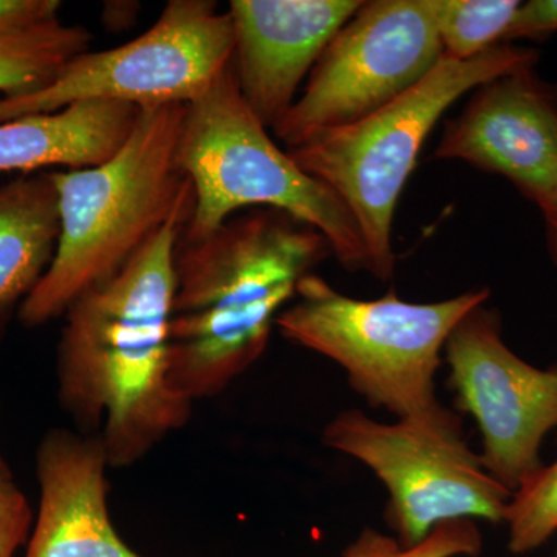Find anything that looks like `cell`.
I'll use <instances>...</instances> for the list:
<instances>
[{"instance_id": "1", "label": "cell", "mask_w": 557, "mask_h": 557, "mask_svg": "<svg viewBox=\"0 0 557 557\" xmlns=\"http://www.w3.org/2000/svg\"><path fill=\"white\" fill-rule=\"evenodd\" d=\"M188 197L115 274L64 313L58 398L76 431L100 440L109 467L129 468L185 428L194 403L171 383L175 252Z\"/></svg>"}, {"instance_id": "2", "label": "cell", "mask_w": 557, "mask_h": 557, "mask_svg": "<svg viewBox=\"0 0 557 557\" xmlns=\"http://www.w3.org/2000/svg\"><path fill=\"white\" fill-rule=\"evenodd\" d=\"M332 249L319 231L274 209L180 237L171 314V383L197 399L222 394L259 361L299 282Z\"/></svg>"}, {"instance_id": "3", "label": "cell", "mask_w": 557, "mask_h": 557, "mask_svg": "<svg viewBox=\"0 0 557 557\" xmlns=\"http://www.w3.org/2000/svg\"><path fill=\"white\" fill-rule=\"evenodd\" d=\"M186 104L141 109L119 152L98 166L51 171L61 234L46 276L17 318L40 327L64 317L73 300L116 273L148 244L188 197L178 161Z\"/></svg>"}, {"instance_id": "4", "label": "cell", "mask_w": 557, "mask_h": 557, "mask_svg": "<svg viewBox=\"0 0 557 557\" xmlns=\"http://www.w3.org/2000/svg\"><path fill=\"white\" fill-rule=\"evenodd\" d=\"M178 161L194 196L183 239L208 236L240 209H274L319 231L344 269L369 271L346 205L273 141L242 97L233 61L186 104Z\"/></svg>"}, {"instance_id": "5", "label": "cell", "mask_w": 557, "mask_h": 557, "mask_svg": "<svg viewBox=\"0 0 557 557\" xmlns=\"http://www.w3.org/2000/svg\"><path fill=\"white\" fill-rule=\"evenodd\" d=\"M537 57L536 50L511 42L468 61L443 57L426 78L386 108L288 150L307 174L346 205L364 242L373 277L384 282L394 276L395 209L424 141L446 110L498 76L534 67Z\"/></svg>"}, {"instance_id": "6", "label": "cell", "mask_w": 557, "mask_h": 557, "mask_svg": "<svg viewBox=\"0 0 557 557\" xmlns=\"http://www.w3.org/2000/svg\"><path fill=\"white\" fill-rule=\"evenodd\" d=\"M487 299V288L429 304L408 302L395 292L355 299L311 273L299 282L276 329L289 343L336 362L372 408L412 418L440 405L435 376L446 341Z\"/></svg>"}, {"instance_id": "7", "label": "cell", "mask_w": 557, "mask_h": 557, "mask_svg": "<svg viewBox=\"0 0 557 557\" xmlns=\"http://www.w3.org/2000/svg\"><path fill=\"white\" fill-rule=\"evenodd\" d=\"M322 443L357 458L386 486V519L401 547H416L453 520L505 522L511 491L486 471L460 416L442 403L397 423L344 410L325 426Z\"/></svg>"}, {"instance_id": "8", "label": "cell", "mask_w": 557, "mask_h": 557, "mask_svg": "<svg viewBox=\"0 0 557 557\" xmlns=\"http://www.w3.org/2000/svg\"><path fill=\"white\" fill-rule=\"evenodd\" d=\"M228 11L212 0H171L137 39L73 58L42 89L0 97V123L51 113L79 101L139 109L189 104L233 61Z\"/></svg>"}, {"instance_id": "9", "label": "cell", "mask_w": 557, "mask_h": 557, "mask_svg": "<svg viewBox=\"0 0 557 557\" xmlns=\"http://www.w3.org/2000/svg\"><path fill=\"white\" fill-rule=\"evenodd\" d=\"M434 0H372L329 44L274 127L288 149L368 119L442 61Z\"/></svg>"}, {"instance_id": "10", "label": "cell", "mask_w": 557, "mask_h": 557, "mask_svg": "<svg viewBox=\"0 0 557 557\" xmlns=\"http://www.w3.org/2000/svg\"><path fill=\"white\" fill-rule=\"evenodd\" d=\"M456 406L482 434L486 471L512 494L544 467L541 446L557 429V364H528L502 338L486 304L461 319L445 346Z\"/></svg>"}, {"instance_id": "11", "label": "cell", "mask_w": 557, "mask_h": 557, "mask_svg": "<svg viewBox=\"0 0 557 557\" xmlns=\"http://www.w3.org/2000/svg\"><path fill=\"white\" fill-rule=\"evenodd\" d=\"M472 91L467 108L446 126L435 157L502 175L541 209L557 193V91L534 67Z\"/></svg>"}, {"instance_id": "12", "label": "cell", "mask_w": 557, "mask_h": 557, "mask_svg": "<svg viewBox=\"0 0 557 557\" xmlns=\"http://www.w3.org/2000/svg\"><path fill=\"white\" fill-rule=\"evenodd\" d=\"M362 2L233 0V67L245 102L267 129L289 112L302 81Z\"/></svg>"}, {"instance_id": "13", "label": "cell", "mask_w": 557, "mask_h": 557, "mask_svg": "<svg viewBox=\"0 0 557 557\" xmlns=\"http://www.w3.org/2000/svg\"><path fill=\"white\" fill-rule=\"evenodd\" d=\"M108 457L98 438L50 429L36 449L38 518L25 557H143L109 515Z\"/></svg>"}, {"instance_id": "14", "label": "cell", "mask_w": 557, "mask_h": 557, "mask_svg": "<svg viewBox=\"0 0 557 557\" xmlns=\"http://www.w3.org/2000/svg\"><path fill=\"white\" fill-rule=\"evenodd\" d=\"M139 113L127 102L94 100L0 123V172L98 166L126 143Z\"/></svg>"}, {"instance_id": "15", "label": "cell", "mask_w": 557, "mask_h": 557, "mask_svg": "<svg viewBox=\"0 0 557 557\" xmlns=\"http://www.w3.org/2000/svg\"><path fill=\"white\" fill-rule=\"evenodd\" d=\"M60 234L51 172L24 174L0 188V341L49 271Z\"/></svg>"}, {"instance_id": "16", "label": "cell", "mask_w": 557, "mask_h": 557, "mask_svg": "<svg viewBox=\"0 0 557 557\" xmlns=\"http://www.w3.org/2000/svg\"><path fill=\"white\" fill-rule=\"evenodd\" d=\"M91 35L61 20L0 33V94H30L46 87L67 62L89 51Z\"/></svg>"}, {"instance_id": "17", "label": "cell", "mask_w": 557, "mask_h": 557, "mask_svg": "<svg viewBox=\"0 0 557 557\" xmlns=\"http://www.w3.org/2000/svg\"><path fill=\"white\" fill-rule=\"evenodd\" d=\"M519 0H434L443 57L468 61L504 42Z\"/></svg>"}, {"instance_id": "18", "label": "cell", "mask_w": 557, "mask_h": 557, "mask_svg": "<svg viewBox=\"0 0 557 557\" xmlns=\"http://www.w3.org/2000/svg\"><path fill=\"white\" fill-rule=\"evenodd\" d=\"M505 523L508 549L527 555L545 544L557 531V460L539 469L512 494Z\"/></svg>"}, {"instance_id": "19", "label": "cell", "mask_w": 557, "mask_h": 557, "mask_svg": "<svg viewBox=\"0 0 557 557\" xmlns=\"http://www.w3.org/2000/svg\"><path fill=\"white\" fill-rule=\"evenodd\" d=\"M483 537L474 520L442 523L431 536L412 548L399 545L397 539L364 528L343 553V557H478Z\"/></svg>"}, {"instance_id": "20", "label": "cell", "mask_w": 557, "mask_h": 557, "mask_svg": "<svg viewBox=\"0 0 557 557\" xmlns=\"http://www.w3.org/2000/svg\"><path fill=\"white\" fill-rule=\"evenodd\" d=\"M32 508L13 475H0V557H13L27 541Z\"/></svg>"}, {"instance_id": "21", "label": "cell", "mask_w": 557, "mask_h": 557, "mask_svg": "<svg viewBox=\"0 0 557 557\" xmlns=\"http://www.w3.org/2000/svg\"><path fill=\"white\" fill-rule=\"evenodd\" d=\"M557 32V0H530L520 3L504 42L536 39Z\"/></svg>"}, {"instance_id": "22", "label": "cell", "mask_w": 557, "mask_h": 557, "mask_svg": "<svg viewBox=\"0 0 557 557\" xmlns=\"http://www.w3.org/2000/svg\"><path fill=\"white\" fill-rule=\"evenodd\" d=\"M60 0H0V33L60 20Z\"/></svg>"}, {"instance_id": "23", "label": "cell", "mask_w": 557, "mask_h": 557, "mask_svg": "<svg viewBox=\"0 0 557 557\" xmlns=\"http://www.w3.org/2000/svg\"><path fill=\"white\" fill-rule=\"evenodd\" d=\"M138 10L139 5L135 2L106 3L102 21H104L109 30H121V28L129 27L131 24H134V21H137Z\"/></svg>"}, {"instance_id": "24", "label": "cell", "mask_w": 557, "mask_h": 557, "mask_svg": "<svg viewBox=\"0 0 557 557\" xmlns=\"http://www.w3.org/2000/svg\"><path fill=\"white\" fill-rule=\"evenodd\" d=\"M541 212L544 215L548 252L557 265V193L541 208Z\"/></svg>"}, {"instance_id": "25", "label": "cell", "mask_w": 557, "mask_h": 557, "mask_svg": "<svg viewBox=\"0 0 557 557\" xmlns=\"http://www.w3.org/2000/svg\"><path fill=\"white\" fill-rule=\"evenodd\" d=\"M0 475H11L9 465L3 460L2 453H0Z\"/></svg>"}, {"instance_id": "26", "label": "cell", "mask_w": 557, "mask_h": 557, "mask_svg": "<svg viewBox=\"0 0 557 557\" xmlns=\"http://www.w3.org/2000/svg\"><path fill=\"white\" fill-rule=\"evenodd\" d=\"M557 557V556H556Z\"/></svg>"}]
</instances>
